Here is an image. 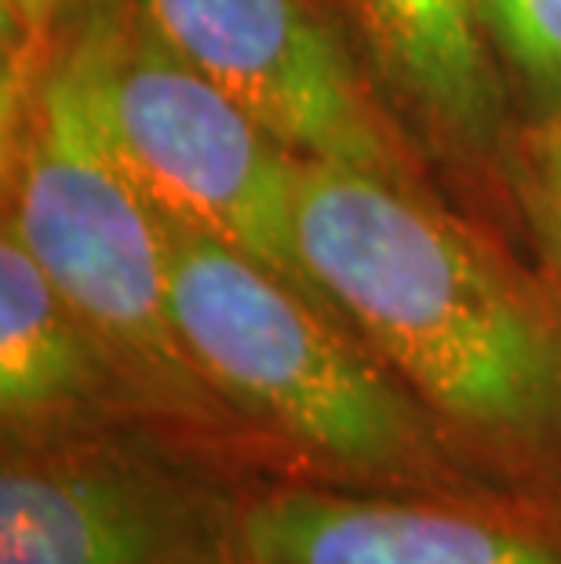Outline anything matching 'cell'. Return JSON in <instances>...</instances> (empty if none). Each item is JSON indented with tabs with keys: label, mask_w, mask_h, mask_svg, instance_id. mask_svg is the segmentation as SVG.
<instances>
[{
	"label": "cell",
	"mask_w": 561,
	"mask_h": 564,
	"mask_svg": "<svg viewBox=\"0 0 561 564\" xmlns=\"http://www.w3.org/2000/svg\"><path fill=\"white\" fill-rule=\"evenodd\" d=\"M510 189L529 212L543 256L561 284V113L518 131Z\"/></svg>",
	"instance_id": "11"
},
{
	"label": "cell",
	"mask_w": 561,
	"mask_h": 564,
	"mask_svg": "<svg viewBox=\"0 0 561 564\" xmlns=\"http://www.w3.org/2000/svg\"><path fill=\"white\" fill-rule=\"evenodd\" d=\"M161 230L183 343L278 477L474 502L536 499L477 466L350 324L230 245L172 223Z\"/></svg>",
	"instance_id": "3"
},
{
	"label": "cell",
	"mask_w": 561,
	"mask_h": 564,
	"mask_svg": "<svg viewBox=\"0 0 561 564\" xmlns=\"http://www.w3.org/2000/svg\"><path fill=\"white\" fill-rule=\"evenodd\" d=\"M114 153L161 223L230 245L346 324L300 248L306 161L164 44L136 0H69Z\"/></svg>",
	"instance_id": "4"
},
{
	"label": "cell",
	"mask_w": 561,
	"mask_h": 564,
	"mask_svg": "<svg viewBox=\"0 0 561 564\" xmlns=\"http://www.w3.org/2000/svg\"><path fill=\"white\" fill-rule=\"evenodd\" d=\"M245 477L147 426L0 444V564H234Z\"/></svg>",
	"instance_id": "5"
},
{
	"label": "cell",
	"mask_w": 561,
	"mask_h": 564,
	"mask_svg": "<svg viewBox=\"0 0 561 564\" xmlns=\"http://www.w3.org/2000/svg\"><path fill=\"white\" fill-rule=\"evenodd\" d=\"M69 0H0V41L4 58H33L41 55L63 19Z\"/></svg>",
	"instance_id": "12"
},
{
	"label": "cell",
	"mask_w": 561,
	"mask_h": 564,
	"mask_svg": "<svg viewBox=\"0 0 561 564\" xmlns=\"http://www.w3.org/2000/svg\"><path fill=\"white\" fill-rule=\"evenodd\" d=\"M518 131L561 113V0H474Z\"/></svg>",
	"instance_id": "10"
},
{
	"label": "cell",
	"mask_w": 561,
	"mask_h": 564,
	"mask_svg": "<svg viewBox=\"0 0 561 564\" xmlns=\"http://www.w3.org/2000/svg\"><path fill=\"white\" fill-rule=\"evenodd\" d=\"M412 150L477 186L515 175L518 117L474 0H336Z\"/></svg>",
	"instance_id": "8"
},
{
	"label": "cell",
	"mask_w": 561,
	"mask_h": 564,
	"mask_svg": "<svg viewBox=\"0 0 561 564\" xmlns=\"http://www.w3.org/2000/svg\"><path fill=\"white\" fill-rule=\"evenodd\" d=\"M147 426L85 324L19 234H0V444ZM158 434V430H153Z\"/></svg>",
	"instance_id": "9"
},
{
	"label": "cell",
	"mask_w": 561,
	"mask_h": 564,
	"mask_svg": "<svg viewBox=\"0 0 561 564\" xmlns=\"http://www.w3.org/2000/svg\"><path fill=\"white\" fill-rule=\"evenodd\" d=\"M4 223L161 437L237 474H273L270 452L183 343L161 219L110 147L66 19L37 66L4 77Z\"/></svg>",
	"instance_id": "2"
},
{
	"label": "cell",
	"mask_w": 561,
	"mask_h": 564,
	"mask_svg": "<svg viewBox=\"0 0 561 564\" xmlns=\"http://www.w3.org/2000/svg\"><path fill=\"white\" fill-rule=\"evenodd\" d=\"M234 564H561V502H474L252 474Z\"/></svg>",
	"instance_id": "7"
},
{
	"label": "cell",
	"mask_w": 561,
	"mask_h": 564,
	"mask_svg": "<svg viewBox=\"0 0 561 564\" xmlns=\"http://www.w3.org/2000/svg\"><path fill=\"white\" fill-rule=\"evenodd\" d=\"M300 248L477 466L561 502V299L420 183L365 167L306 161Z\"/></svg>",
	"instance_id": "1"
},
{
	"label": "cell",
	"mask_w": 561,
	"mask_h": 564,
	"mask_svg": "<svg viewBox=\"0 0 561 564\" xmlns=\"http://www.w3.org/2000/svg\"><path fill=\"white\" fill-rule=\"evenodd\" d=\"M179 58L303 161L423 186V161L379 99L336 0H136Z\"/></svg>",
	"instance_id": "6"
}]
</instances>
